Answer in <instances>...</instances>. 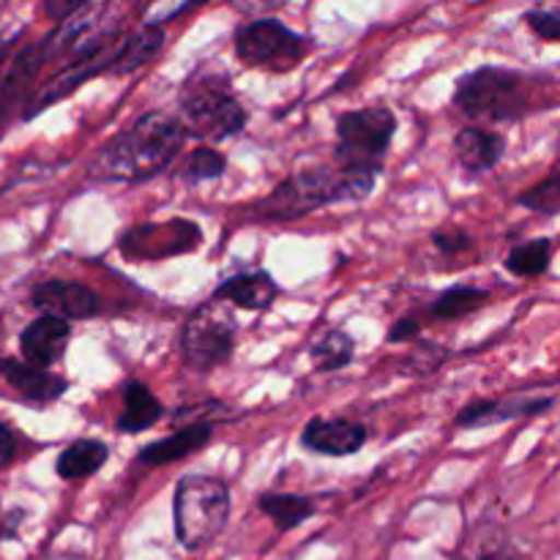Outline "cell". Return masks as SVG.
I'll list each match as a JSON object with an SVG mask.
<instances>
[{
  "instance_id": "obj_1",
  "label": "cell",
  "mask_w": 560,
  "mask_h": 560,
  "mask_svg": "<svg viewBox=\"0 0 560 560\" xmlns=\"http://www.w3.org/2000/svg\"><path fill=\"white\" fill-rule=\"evenodd\" d=\"M186 129L178 115L145 113L107 142L91 162L96 180H148L162 173L184 145Z\"/></svg>"
},
{
  "instance_id": "obj_2",
  "label": "cell",
  "mask_w": 560,
  "mask_h": 560,
  "mask_svg": "<svg viewBox=\"0 0 560 560\" xmlns=\"http://www.w3.org/2000/svg\"><path fill=\"white\" fill-rule=\"evenodd\" d=\"M381 170H304L282 180L266 200L257 206V217L266 222H290L304 213L342 200H364L375 189Z\"/></svg>"
},
{
  "instance_id": "obj_3",
  "label": "cell",
  "mask_w": 560,
  "mask_h": 560,
  "mask_svg": "<svg viewBox=\"0 0 560 560\" xmlns=\"http://www.w3.org/2000/svg\"><path fill=\"white\" fill-rule=\"evenodd\" d=\"M180 115L186 135L200 140H228L246 126V109L230 91L228 77L197 71L180 91Z\"/></svg>"
},
{
  "instance_id": "obj_4",
  "label": "cell",
  "mask_w": 560,
  "mask_h": 560,
  "mask_svg": "<svg viewBox=\"0 0 560 560\" xmlns=\"http://www.w3.org/2000/svg\"><path fill=\"white\" fill-rule=\"evenodd\" d=\"M175 536L186 550H206L230 517V490L217 476H184L175 487Z\"/></svg>"
},
{
  "instance_id": "obj_5",
  "label": "cell",
  "mask_w": 560,
  "mask_h": 560,
  "mask_svg": "<svg viewBox=\"0 0 560 560\" xmlns=\"http://www.w3.org/2000/svg\"><path fill=\"white\" fill-rule=\"evenodd\" d=\"M454 104L468 118L514 120L530 107L528 77L501 66H481L457 82Z\"/></svg>"
},
{
  "instance_id": "obj_6",
  "label": "cell",
  "mask_w": 560,
  "mask_h": 560,
  "mask_svg": "<svg viewBox=\"0 0 560 560\" xmlns=\"http://www.w3.org/2000/svg\"><path fill=\"white\" fill-rule=\"evenodd\" d=\"M397 118L388 107H364L337 120V164L355 170H381L392 145Z\"/></svg>"
},
{
  "instance_id": "obj_7",
  "label": "cell",
  "mask_w": 560,
  "mask_h": 560,
  "mask_svg": "<svg viewBox=\"0 0 560 560\" xmlns=\"http://www.w3.org/2000/svg\"><path fill=\"white\" fill-rule=\"evenodd\" d=\"M235 55L246 66L290 71L306 55V38L279 20H252L235 31Z\"/></svg>"
},
{
  "instance_id": "obj_8",
  "label": "cell",
  "mask_w": 560,
  "mask_h": 560,
  "mask_svg": "<svg viewBox=\"0 0 560 560\" xmlns=\"http://www.w3.org/2000/svg\"><path fill=\"white\" fill-rule=\"evenodd\" d=\"M186 364L195 370L208 372L224 364L235 348V323L222 301L202 304L195 315L186 320L184 337H180Z\"/></svg>"
},
{
  "instance_id": "obj_9",
  "label": "cell",
  "mask_w": 560,
  "mask_h": 560,
  "mask_svg": "<svg viewBox=\"0 0 560 560\" xmlns=\"http://www.w3.org/2000/svg\"><path fill=\"white\" fill-rule=\"evenodd\" d=\"M124 42L118 38V31H113V33H107V36L98 38L96 44H91V47H88L82 55H77V58L71 60V66H66L60 74H55L52 80H49L47 85H44L42 91L31 98V102H27L25 118H33V115L44 113L49 104L60 102L63 96L74 93L82 82H88L91 77H96L98 71L113 69L115 60H118V55H120V49H124Z\"/></svg>"
},
{
  "instance_id": "obj_10",
  "label": "cell",
  "mask_w": 560,
  "mask_h": 560,
  "mask_svg": "<svg viewBox=\"0 0 560 560\" xmlns=\"http://www.w3.org/2000/svg\"><path fill=\"white\" fill-rule=\"evenodd\" d=\"M200 228L189 219H170L159 224H140L120 235V252L131 260H164L186 255L200 244Z\"/></svg>"
},
{
  "instance_id": "obj_11",
  "label": "cell",
  "mask_w": 560,
  "mask_h": 560,
  "mask_svg": "<svg viewBox=\"0 0 560 560\" xmlns=\"http://www.w3.org/2000/svg\"><path fill=\"white\" fill-rule=\"evenodd\" d=\"M33 306L42 315L60 317V320H85L98 312V299L91 288L80 282H44L33 290Z\"/></svg>"
},
{
  "instance_id": "obj_12",
  "label": "cell",
  "mask_w": 560,
  "mask_h": 560,
  "mask_svg": "<svg viewBox=\"0 0 560 560\" xmlns=\"http://www.w3.org/2000/svg\"><path fill=\"white\" fill-rule=\"evenodd\" d=\"M310 452L326 454V457H348L364 448L366 427L350 419H310L301 435Z\"/></svg>"
},
{
  "instance_id": "obj_13",
  "label": "cell",
  "mask_w": 560,
  "mask_h": 560,
  "mask_svg": "<svg viewBox=\"0 0 560 560\" xmlns=\"http://www.w3.org/2000/svg\"><path fill=\"white\" fill-rule=\"evenodd\" d=\"M69 323L60 320V317L42 315L22 331L20 348L27 364L38 366V370H47V366L58 364L63 359L66 348H69Z\"/></svg>"
},
{
  "instance_id": "obj_14",
  "label": "cell",
  "mask_w": 560,
  "mask_h": 560,
  "mask_svg": "<svg viewBox=\"0 0 560 560\" xmlns=\"http://www.w3.org/2000/svg\"><path fill=\"white\" fill-rule=\"evenodd\" d=\"M452 560H523V556L503 525L474 523L459 539Z\"/></svg>"
},
{
  "instance_id": "obj_15",
  "label": "cell",
  "mask_w": 560,
  "mask_h": 560,
  "mask_svg": "<svg viewBox=\"0 0 560 560\" xmlns=\"http://www.w3.org/2000/svg\"><path fill=\"white\" fill-rule=\"evenodd\" d=\"M277 282L266 271L241 273V277L228 279V282H222L213 290V301H230L233 306H241V310L249 312L268 310L277 301Z\"/></svg>"
},
{
  "instance_id": "obj_16",
  "label": "cell",
  "mask_w": 560,
  "mask_h": 560,
  "mask_svg": "<svg viewBox=\"0 0 560 560\" xmlns=\"http://www.w3.org/2000/svg\"><path fill=\"white\" fill-rule=\"evenodd\" d=\"M503 151H506V142L495 131L463 129L454 137V153H457L459 167L474 175H481L495 167L503 159Z\"/></svg>"
},
{
  "instance_id": "obj_17",
  "label": "cell",
  "mask_w": 560,
  "mask_h": 560,
  "mask_svg": "<svg viewBox=\"0 0 560 560\" xmlns=\"http://www.w3.org/2000/svg\"><path fill=\"white\" fill-rule=\"evenodd\" d=\"M0 375L9 381V386H14L22 397L33 399V402H52V399H58L66 392L63 377L31 366L27 361L3 359L0 361Z\"/></svg>"
},
{
  "instance_id": "obj_18",
  "label": "cell",
  "mask_w": 560,
  "mask_h": 560,
  "mask_svg": "<svg viewBox=\"0 0 560 560\" xmlns=\"http://www.w3.org/2000/svg\"><path fill=\"white\" fill-rule=\"evenodd\" d=\"M556 399L541 397V399H520V402H495V399H481V402H470L468 408L459 410L457 424L465 430H474V427H490L498 421L517 419V416H536L545 413L547 408H552Z\"/></svg>"
},
{
  "instance_id": "obj_19",
  "label": "cell",
  "mask_w": 560,
  "mask_h": 560,
  "mask_svg": "<svg viewBox=\"0 0 560 560\" xmlns=\"http://www.w3.org/2000/svg\"><path fill=\"white\" fill-rule=\"evenodd\" d=\"M213 435V427L200 421V424H191L178 430L175 435L162 438V441L151 443L140 452V463L145 465H170V463H178V459L189 457V454L200 452Z\"/></svg>"
},
{
  "instance_id": "obj_20",
  "label": "cell",
  "mask_w": 560,
  "mask_h": 560,
  "mask_svg": "<svg viewBox=\"0 0 560 560\" xmlns=\"http://www.w3.org/2000/svg\"><path fill=\"white\" fill-rule=\"evenodd\" d=\"M162 419V402L153 397L151 388L140 381H131L124 386V410L118 416V430L137 435V432L151 430Z\"/></svg>"
},
{
  "instance_id": "obj_21",
  "label": "cell",
  "mask_w": 560,
  "mask_h": 560,
  "mask_svg": "<svg viewBox=\"0 0 560 560\" xmlns=\"http://www.w3.org/2000/svg\"><path fill=\"white\" fill-rule=\"evenodd\" d=\"M107 459H109L107 443L93 441V438H82V441H74L63 454H60L55 470H58L60 479L66 481L88 479V476L98 474Z\"/></svg>"
},
{
  "instance_id": "obj_22",
  "label": "cell",
  "mask_w": 560,
  "mask_h": 560,
  "mask_svg": "<svg viewBox=\"0 0 560 560\" xmlns=\"http://www.w3.org/2000/svg\"><path fill=\"white\" fill-rule=\"evenodd\" d=\"M164 47V31L159 25H145L137 33H131L124 42L118 60H115L113 71L115 74H129V71L142 69L145 63H151Z\"/></svg>"
},
{
  "instance_id": "obj_23",
  "label": "cell",
  "mask_w": 560,
  "mask_h": 560,
  "mask_svg": "<svg viewBox=\"0 0 560 560\" xmlns=\"http://www.w3.org/2000/svg\"><path fill=\"white\" fill-rule=\"evenodd\" d=\"M262 514L273 520L279 530H293L315 517V503L304 495H288V492H268L257 501Z\"/></svg>"
},
{
  "instance_id": "obj_24",
  "label": "cell",
  "mask_w": 560,
  "mask_h": 560,
  "mask_svg": "<svg viewBox=\"0 0 560 560\" xmlns=\"http://www.w3.org/2000/svg\"><path fill=\"white\" fill-rule=\"evenodd\" d=\"M552 260V241L534 238L528 244H520L509 252L506 268L514 277H541L550 268Z\"/></svg>"
},
{
  "instance_id": "obj_25",
  "label": "cell",
  "mask_w": 560,
  "mask_h": 560,
  "mask_svg": "<svg viewBox=\"0 0 560 560\" xmlns=\"http://www.w3.org/2000/svg\"><path fill=\"white\" fill-rule=\"evenodd\" d=\"M310 355L317 372H337L353 361V339L345 331H339V328H334L326 337L317 339Z\"/></svg>"
},
{
  "instance_id": "obj_26",
  "label": "cell",
  "mask_w": 560,
  "mask_h": 560,
  "mask_svg": "<svg viewBox=\"0 0 560 560\" xmlns=\"http://www.w3.org/2000/svg\"><path fill=\"white\" fill-rule=\"evenodd\" d=\"M490 301V293L479 288H452L446 293L438 295V301L432 304V312L441 320H457V317L470 315V312L481 310V304Z\"/></svg>"
},
{
  "instance_id": "obj_27",
  "label": "cell",
  "mask_w": 560,
  "mask_h": 560,
  "mask_svg": "<svg viewBox=\"0 0 560 560\" xmlns=\"http://www.w3.org/2000/svg\"><path fill=\"white\" fill-rule=\"evenodd\" d=\"M224 167H228L224 153L213 151V148H197L195 153H189V156L184 159L178 173L186 184H202V180L219 178V175L224 173Z\"/></svg>"
},
{
  "instance_id": "obj_28",
  "label": "cell",
  "mask_w": 560,
  "mask_h": 560,
  "mask_svg": "<svg viewBox=\"0 0 560 560\" xmlns=\"http://www.w3.org/2000/svg\"><path fill=\"white\" fill-rule=\"evenodd\" d=\"M517 202L523 208L534 213H545V217H558L560 213V170L550 175V178L539 180L536 186L525 189L517 197Z\"/></svg>"
},
{
  "instance_id": "obj_29",
  "label": "cell",
  "mask_w": 560,
  "mask_h": 560,
  "mask_svg": "<svg viewBox=\"0 0 560 560\" xmlns=\"http://www.w3.org/2000/svg\"><path fill=\"white\" fill-rule=\"evenodd\" d=\"M525 22L539 38L560 44V9H534L525 14Z\"/></svg>"
},
{
  "instance_id": "obj_30",
  "label": "cell",
  "mask_w": 560,
  "mask_h": 560,
  "mask_svg": "<svg viewBox=\"0 0 560 560\" xmlns=\"http://www.w3.org/2000/svg\"><path fill=\"white\" fill-rule=\"evenodd\" d=\"M432 244H435L443 255H459V252L470 249L474 241H470V235L459 233V230H441V233L432 235Z\"/></svg>"
},
{
  "instance_id": "obj_31",
  "label": "cell",
  "mask_w": 560,
  "mask_h": 560,
  "mask_svg": "<svg viewBox=\"0 0 560 560\" xmlns=\"http://www.w3.org/2000/svg\"><path fill=\"white\" fill-rule=\"evenodd\" d=\"M446 359V353H443V348H432V345H424L421 350H416V355L410 359V366H413L419 375H430V372H435L438 366H441V361Z\"/></svg>"
},
{
  "instance_id": "obj_32",
  "label": "cell",
  "mask_w": 560,
  "mask_h": 560,
  "mask_svg": "<svg viewBox=\"0 0 560 560\" xmlns=\"http://www.w3.org/2000/svg\"><path fill=\"white\" fill-rule=\"evenodd\" d=\"M85 9H88V3H82V0H49V3L44 5V11H47L55 22H60V25L69 20H74V16L82 14Z\"/></svg>"
},
{
  "instance_id": "obj_33",
  "label": "cell",
  "mask_w": 560,
  "mask_h": 560,
  "mask_svg": "<svg viewBox=\"0 0 560 560\" xmlns=\"http://www.w3.org/2000/svg\"><path fill=\"white\" fill-rule=\"evenodd\" d=\"M416 334H419V323H416L413 317H402V320H397V326L388 331V342H408Z\"/></svg>"
},
{
  "instance_id": "obj_34",
  "label": "cell",
  "mask_w": 560,
  "mask_h": 560,
  "mask_svg": "<svg viewBox=\"0 0 560 560\" xmlns=\"http://www.w3.org/2000/svg\"><path fill=\"white\" fill-rule=\"evenodd\" d=\"M14 454H16L14 435H11V432L0 424V468L11 463V459H14Z\"/></svg>"
},
{
  "instance_id": "obj_35",
  "label": "cell",
  "mask_w": 560,
  "mask_h": 560,
  "mask_svg": "<svg viewBox=\"0 0 560 560\" xmlns=\"http://www.w3.org/2000/svg\"><path fill=\"white\" fill-rule=\"evenodd\" d=\"M49 560H74V558H49Z\"/></svg>"
}]
</instances>
